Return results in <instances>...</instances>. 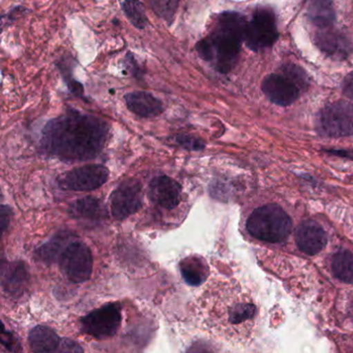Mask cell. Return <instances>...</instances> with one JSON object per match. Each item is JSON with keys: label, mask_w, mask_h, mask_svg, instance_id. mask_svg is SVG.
Segmentation results:
<instances>
[{"label": "cell", "mask_w": 353, "mask_h": 353, "mask_svg": "<svg viewBox=\"0 0 353 353\" xmlns=\"http://www.w3.org/2000/svg\"><path fill=\"white\" fill-rule=\"evenodd\" d=\"M343 92L346 97L353 101V72H350L343 81Z\"/></svg>", "instance_id": "cell-29"}, {"label": "cell", "mask_w": 353, "mask_h": 353, "mask_svg": "<svg viewBox=\"0 0 353 353\" xmlns=\"http://www.w3.org/2000/svg\"><path fill=\"white\" fill-rule=\"evenodd\" d=\"M296 244L300 251L308 255H315L327 246V238L325 230L315 221L303 222L296 232Z\"/></svg>", "instance_id": "cell-14"}, {"label": "cell", "mask_w": 353, "mask_h": 353, "mask_svg": "<svg viewBox=\"0 0 353 353\" xmlns=\"http://www.w3.org/2000/svg\"><path fill=\"white\" fill-rule=\"evenodd\" d=\"M176 142L184 147V149H188L191 151H200L204 148V143L200 139L195 138L192 136H187V134H180L176 138Z\"/></svg>", "instance_id": "cell-26"}, {"label": "cell", "mask_w": 353, "mask_h": 353, "mask_svg": "<svg viewBox=\"0 0 353 353\" xmlns=\"http://www.w3.org/2000/svg\"><path fill=\"white\" fill-rule=\"evenodd\" d=\"M282 74L287 77L289 80H292L296 86L298 87L300 90L306 89L309 85V79L304 70L300 66L294 65V64H287L282 68Z\"/></svg>", "instance_id": "cell-25"}, {"label": "cell", "mask_w": 353, "mask_h": 353, "mask_svg": "<svg viewBox=\"0 0 353 353\" xmlns=\"http://www.w3.org/2000/svg\"><path fill=\"white\" fill-rule=\"evenodd\" d=\"M334 274L338 279L345 283H353V255L342 251L334 256L332 261Z\"/></svg>", "instance_id": "cell-21"}, {"label": "cell", "mask_w": 353, "mask_h": 353, "mask_svg": "<svg viewBox=\"0 0 353 353\" xmlns=\"http://www.w3.org/2000/svg\"><path fill=\"white\" fill-rule=\"evenodd\" d=\"M180 272L182 278L189 285L199 286L207 280L209 267L199 257L190 256L180 263Z\"/></svg>", "instance_id": "cell-19"}, {"label": "cell", "mask_w": 353, "mask_h": 353, "mask_svg": "<svg viewBox=\"0 0 353 353\" xmlns=\"http://www.w3.org/2000/svg\"><path fill=\"white\" fill-rule=\"evenodd\" d=\"M279 37L275 14L269 8L255 10L250 22L247 24L245 43L253 51L271 47Z\"/></svg>", "instance_id": "cell-6"}, {"label": "cell", "mask_w": 353, "mask_h": 353, "mask_svg": "<svg viewBox=\"0 0 353 353\" xmlns=\"http://www.w3.org/2000/svg\"><path fill=\"white\" fill-rule=\"evenodd\" d=\"M247 24L246 19L238 12L220 14L211 32L197 45L199 56L213 62L220 72H230L238 61Z\"/></svg>", "instance_id": "cell-3"}, {"label": "cell", "mask_w": 353, "mask_h": 353, "mask_svg": "<svg viewBox=\"0 0 353 353\" xmlns=\"http://www.w3.org/2000/svg\"><path fill=\"white\" fill-rule=\"evenodd\" d=\"M68 212L73 217L85 219H101L106 216L103 203L93 196L83 197L75 201L70 205Z\"/></svg>", "instance_id": "cell-20"}, {"label": "cell", "mask_w": 353, "mask_h": 353, "mask_svg": "<svg viewBox=\"0 0 353 353\" xmlns=\"http://www.w3.org/2000/svg\"><path fill=\"white\" fill-rule=\"evenodd\" d=\"M29 274L26 265L20 261L8 263L2 269V288L12 296L22 294L28 283Z\"/></svg>", "instance_id": "cell-16"}, {"label": "cell", "mask_w": 353, "mask_h": 353, "mask_svg": "<svg viewBox=\"0 0 353 353\" xmlns=\"http://www.w3.org/2000/svg\"><path fill=\"white\" fill-rule=\"evenodd\" d=\"M28 341L33 353H55L61 338L53 330L39 325L31 330Z\"/></svg>", "instance_id": "cell-17"}, {"label": "cell", "mask_w": 353, "mask_h": 353, "mask_svg": "<svg viewBox=\"0 0 353 353\" xmlns=\"http://www.w3.org/2000/svg\"><path fill=\"white\" fill-rule=\"evenodd\" d=\"M122 10L126 18L136 28L144 29L149 23L144 6L140 0H124Z\"/></svg>", "instance_id": "cell-22"}, {"label": "cell", "mask_w": 353, "mask_h": 353, "mask_svg": "<svg viewBox=\"0 0 353 353\" xmlns=\"http://www.w3.org/2000/svg\"><path fill=\"white\" fill-rule=\"evenodd\" d=\"M153 12L167 21L169 24L173 22L176 10L178 8V0H149Z\"/></svg>", "instance_id": "cell-24"}, {"label": "cell", "mask_w": 353, "mask_h": 353, "mask_svg": "<svg viewBox=\"0 0 353 353\" xmlns=\"http://www.w3.org/2000/svg\"><path fill=\"white\" fill-rule=\"evenodd\" d=\"M142 207V187L137 180L122 183L110 196V210L116 219H126Z\"/></svg>", "instance_id": "cell-10"}, {"label": "cell", "mask_w": 353, "mask_h": 353, "mask_svg": "<svg viewBox=\"0 0 353 353\" xmlns=\"http://www.w3.org/2000/svg\"><path fill=\"white\" fill-rule=\"evenodd\" d=\"M307 12L311 22L321 29L333 26L336 20L333 0H309Z\"/></svg>", "instance_id": "cell-18"}, {"label": "cell", "mask_w": 353, "mask_h": 353, "mask_svg": "<svg viewBox=\"0 0 353 353\" xmlns=\"http://www.w3.org/2000/svg\"><path fill=\"white\" fill-rule=\"evenodd\" d=\"M120 309L118 304H108L89 313L81 319L83 332L97 339L115 335L122 323Z\"/></svg>", "instance_id": "cell-8"}, {"label": "cell", "mask_w": 353, "mask_h": 353, "mask_svg": "<svg viewBox=\"0 0 353 353\" xmlns=\"http://www.w3.org/2000/svg\"><path fill=\"white\" fill-rule=\"evenodd\" d=\"M315 41L325 55L334 59H345L352 52L350 39L342 31L333 28V26L321 29L317 32Z\"/></svg>", "instance_id": "cell-12"}, {"label": "cell", "mask_w": 353, "mask_h": 353, "mask_svg": "<svg viewBox=\"0 0 353 353\" xmlns=\"http://www.w3.org/2000/svg\"><path fill=\"white\" fill-rule=\"evenodd\" d=\"M68 240V236H61L58 234L57 236L53 239L51 242L47 243L44 245L43 247L39 249L37 254L43 259L44 261H48V263H52L55 261L58 256H60L64 247V242Z\"/></svg>", "instance_id": "cell-23"}, {"label": "cell", "mask_w": 353, "mask_h": 353, "mask_svg": "<svg viewBox=\"0 0 353 353\" xmlns=\"http://www.w3.org/2000/svg\"><path fill=\"white\" fill-rule=\"evenodd\" d=\"M108 124L95 116L70 111L48 122L41 134L44 151L62 161L95 159L107 142Z\"/></svg>", "instance_id": "cell-1"}, {"label": "cell", "mask_w": 353, "mask_h": 353, "mask_svg": "<svg viewBox=\"0 0 353 353\" xmlns=\"http://www.w3.org/2000/svg\"><path fill=\"white\" fill-rule=\"evenodd\" d=\"M10 217H12V210L8 205H1V213H0V224H1L2 232H6L10 225Z\"/></svg>", "instance_id": "cell-28"}, {"label": "cell", "mask_w": 353, "mask_h": 353, "mask_svg": "<svg viewBox=\"0 0 353 353\" xmlns=\"http://www.w3.org/2000/svg\"><path fill=\"white\" fill-rule=\"evenodd\" d=\"M109 178L107 168L89 165L77 168L60 176L58 183L64 190L91 191L99 188Z\"/></svg>", "instance_id": "cell-9"}, {"label": "cell", "mask_w": 353, "mask_h": 353, "mask_svg": "<svg viewBox=\"0 0 353 353\" xmlns=\"http://www.w3.org/2000/svg\"><path fill=\"white\" fill-rule=\"evenodd\" d=\"M59 267L62 274L74 283H83L93 273V255L90 249L81 242H72L60 254Z\"/></svg>", "instance_id": "cell-7"}, {"label": "cell", "mask_w": 353, "mask_h": 353, "mask_svg": "<svg viewBox=\"0 0 353 353\" xmlns=\"http://www.w3.org/2000/svg\"><path fill=\"white\" fill-rule=\"evenodd\" d=\"M292 228V219L278 205L258 208L247 221V230L254 238L269 243L283 242L289 236Z\"/></svg>", "instance_id": "cell-4"}, {"label": "cell", "mask_w": 353, "mask_h": 353, "mask_svg": "<svg viewBox=\"0 0 353 353\" xmlns=\"http://www.w3.org/2000/svg\"><path fill=\"white\" fill-rule=\"evenodd\" d=\"M318 132L329 138L353 134V103L337 101L325 107L319 114Z\"/></svg>", "instance_id": "cell-5"}, {"label": "cell", "mask_w": 353, "mask_h": 353, "mask_svg": "<svg viewBox=\"0 0 353 353\" xmlns=\"http://www.w3.org/2000/svg\"><path fill=\"white\" fill-rule=\"evenodd\" d=\"M261 88L271 103L283 107L292 105L300 95L298 87L284 74H269L263 80Z\"/></svg>", "instance_id": "cell-11"}, {"label": "cell", "mask_w": 353, "mask_h": 353, "mask_svg": "<svg viewBox=\"0 0 353 353\" xmlns=\"http://www.w3.org/2000/svg\"><path fill=\"white\" fill-rule=\"evenodd\" d=\"M180 195L182 187L170 176H157L149 185V197L163 209L172 210L178 207Z\"/></svg>", "instance_id": "cell-13"}, {"label": "cell", "mask_w": 353, "mask_h": 353, "mask_svg": "<svg viewBox=\"0 0 353 353\" xmlns=\"http://www.w3.org/2000/svg\"><path fill=\"white\" fill-rule=\"evenodd\" d=\"M55 353H84L80 344L66 338H62Z\"/></svg>", "instance_id": "cell-27"}, {"label": "cell", "mask_w": 353, "mask_h": 353, "mask_svg": "<svg viewBox=\"0 0 353 353\" xmlns=\"http://www.w3.org/2000/svg\"><path fill=\"white\" fill-rule=\"evenodd\" d=\"M195 313L207 333L233 345L250 342L256 330L257 307L246 298L207 299L199 303Z\"/></svg>", "instance_id": "cell-2"}, {"label": "cell", "mask_w": 353, "mask_h": 353, "mask_svg": "<svg viewBox=\"0 0 353 353\" xmlns=\"http://www.w3.org/2000/svg\"><path fill=\"white\" fill-rule=\"evenodd\" d=\"M124 99L128 109L142 118L155 117L164 110L163 105L157 97L144 91L128 93Z\"/></svg>", "instance_id": "cell-15"}, {"label": "cell", "mask_w": 353, "mask_h": 353, "mask_svg": "<svg viewBox=\"0 0 353 353\" xmlns=\"http://www.w3.org/2000/svg\"><path fill=\"white\" fill-rule=\"evenodd\" d=\"M188 353H213L209 348L205 345H201V344H197V345L193 346Z\"/></svg>", "instance_id": "cell-30"}]
</instances>
